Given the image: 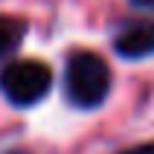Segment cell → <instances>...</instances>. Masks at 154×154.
I'll use <instances>...</instances> for the list:
<instances>
[{
  "mask_svg": "<svg viewBox=\"0 0 154 154\" xmlns=\"http://www.w3.org/2000/svg\"><path fill=\"white\" fill-rule=\"evenodd\" d=\"M23 32H26V23H23V20L0 15V58H6L9 52L20 44Z\"/></svg>",
  "mask_w": 154,
  "mask_h": 154,
  "instance_id": "cell-4",
  "label": "cell"
},
{
  "mask_svg": "<svg viewBox=\"0 0 154 154\" xmlns=\"http://www.w3.org/2000/svg\"><path fill=\"white\" fill-rule=\"evenodd\" d=\"M50 87H52V73L38 58L9 61L0 73V90L17 108H29V105L41 102L50 93Z\"/></svg>",
  "mask_w": 154,
  "mask_h": 154,
  "instance_id": "cell-2",
  "label": "cell"
},
{
  "mask_svg": "<svg viewBox=\"0 0 154 154\" xmlns=\"http://www.w3.org/2000/svg\"><path fill=\"white\" fill-rule=\"evenodd\" d=\"M113 50L122 58H148V55H154V20L134 23L125 32H119L116 41H113Z\"/></svg>",
  "mask_w": 154,
  "mask_h": 154,
  "instance_id": "cell-3",
  "label": "cell"
},
{
  "mask_svg": "<svg viewBox=\"0 0 154 154\" xmlns=\"http://www.w3.org/2000/svg\"><path fill=\"white\" fill-rule=\"evenodd\" d=\"M119 154H154V143H143V146H134V148H125Z\"/></svg>",
  "mask_w": 154,
  "mask_h": 154,
  "instance_id": "cell-5",
  "label": "cell"
},
{
  "mask_svg": "<svg viewBox=\"0 0 154 154\" xmlns=\"http://www.w3.org/2000/svg\"><path fill=\"white\" fill-rule=\"evenodd\" d=\"M111 90V70L102 55L79 50L64 67V93L76 108H99Z\"/></svg>",
  "mask_w": 154,
  "mask_h": 154,
  "instance_id": "cell-1",
  "label": "cell"
},
{
  "mask_svg": "<svg viewBox=\"0 0 154 154\" xmlns=\"http://www.w3.org/2000/svg\"><path fill=\"white\" fill-rule=\"evenodd\" d=\"M3 154H29V151H20V148H15V151H3Z\"/></svg>",
  "mask_w": 154,
  "mask_h": 154,
  "instance_id": "cell-7",
  "label": "cell"
},
{
  "mask_svg": "<svg viewBox=\"0 0 154 154\" xmlns=\"http://www.w3.org/2000/svg\"><path fill=\"white\" fill-rule=\"evenodd\" d=\"M137 6H146V9H154V0H134Z\"/></svg>",
  "mask_w": 154,
  "mask_h": 154,
  "instance_id": "cell-6",
  "label": "cell"
}]
</instances>
